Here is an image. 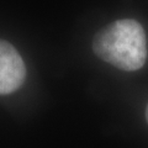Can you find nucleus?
Masks as SVG:
<instances>
[{"instance_id":"nucleus-1","label":"nucleus","mask_w":148,"mask_h":148,"mask_svg":"<svg viewBox=\"0 0 148 148\" xmlns=\"http://www.w3.org/2000/svg\"><path fill=\"white\" fill-rule=\"evenodd\" d=\"M94 53L121 71L141 69L147 59V38L140 22L132 18L117 20L104 27L92 41Z\"/></svg>"},{"instance_id":"nucleus-2","label":"nucleus","mask_w":148,"mask_h":148,"mask_svg":"<svg viewBox=\"0 0 148 148\" xmlns=\"http://www.w3.org/2000/svg\"><path fill=\"white\" fill-rule=\"evenodd\" d=\"M26 67L12 45L0 40V95L11 94L25 82Z\"/></svg>"},{"instance_id":"nucleus-3","label":"nucleus","mask_w":148,"mask_h":148,"mask_svg":"<svg viewBox=\"0 0 148 148\" xmlns=\"http://www.w3.org/2000/svg\"><path fill=\"white\" fill-rule=\"evenodd\" d=\"M146 117H147V122H148V105H147V109H146Z\"/></svg>"}]
</instances>
